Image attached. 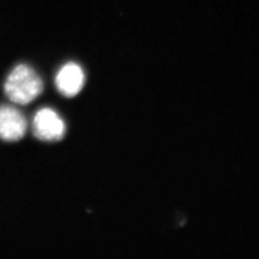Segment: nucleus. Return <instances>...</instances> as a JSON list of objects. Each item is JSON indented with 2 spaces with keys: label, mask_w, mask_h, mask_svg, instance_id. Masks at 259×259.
<instances>
[{
  "label": "nucleus",
  "mask_w": 259,
  "mask_h": 259,
  "mask_svg": "<svg viewBox=\"0 0 259 259\" xmlns=\"http://www.w3.org/2000/svg\"><path fill=\"white\" fill-rule=\"evenodd\" d=\"M33 132L36 138L40 140L59 141L65 137V122L54 110L44 108L35 115Z\"/></svg>",
  "instance_id": "obj_2"
},
{
  "label": "nucleus",
  "mask_w": 259,
  "mask_h": 259,
  "mask_svg": "<svg viewBox=\"0 0 259 259\" xmlns=\"http://www.w3.org/2000/svg\"><path fill=\"white\" fill-rule=\"evenodd\" d=\"M56 87L65 97H74L84 84V73L80 65L68 63L64 65L56 76Z\"/></svg>",
  "instance_id": "obj_4"
},
{
  "label": "nucleus",
  "mask_w": 259,
  "mask_h": 259,
  "mask_svg": "<svg viewBox=\"0 0 259 259\" xmlns=\"http://www.w3.org/2000/svg\"><path fill=\"white\" fill-rule=\"evenodd\" d=\"M27 130V121L18 109L11 106L0 107V139L14 142L22 139Z\"/></svg>",
  "instance_id": "obj_3"
},
{
  "label": "nucleus",
  "mask_w": 259,
  "mask_h": 259,
  "mask_svg": "<svg viewBox=\"0 0 259 259\" xmlns=\"http://www.w3.org/2000/svg\"><path fill=\"white\" fill-rule=\"evenodd\" d=\"M44 91V83L37 72L27 65L16 66L4 83V92L11 101L27 105Z\"/></svg>",
  "instance_id": "obj_1"
}]
</instances>
